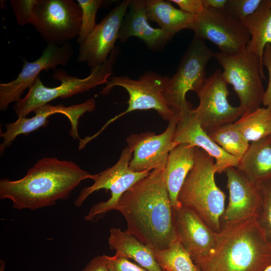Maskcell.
Here are the masks:
<instances>
[{"instance_id":"obj_1","label":"cell","mask_w":271,"mask_h":271,"mask_svg":"<svg viewBox=\"0 0 271 271\" xmlns=\"http://www.w3.org/2000/svg\"><path fill=\"white\" fill-rule=\"evenodd\" d=\"M126 231L154 250L167 249L178 240L174 208L164 170L151 171L121 197L116 208Z\"/></svg>"},{"instance_id":"obj_2","label":"cell","mask_w":271,"mask_h":271,"mask_svg":"<svg viewBox=\"0 0 271 271\" xmlns=\"http://www.w3.org/2000/svg\"><path fill=\"white\" fill-rule=\"evenodd\" d=\"M97 176L74 162L46 157L38 161L21 179H1L0 198L11 200L16 209L35 210L68 198L82 181H94Z\"/></svg>"},{"instance_id":"obj_3","label":"cell","mask_w":271,"mask_h":271,"mask_svg":"<svg viewBox=\"0 0 271 271\" xmlns=\"http://www.w3.org/2000/svg\"><path fill=\"white\" fill-rule=\"evenodd\" d=\"M194 262L201 271H264L271 243L256 217L222 222L212 250Z\"/></svg>"},{"instance_id":"obj_4","label":"cell","mask_w":271,"mask_h":271,"mask_svg":"<svg viewBox=\"0 0 271 271\" xmlns=\"http://www.w3.org/2000/svg\"><path fill=\"white\" fill-rule=\"evenodd\" d=\"M215 160L196 147L195 163L179 192L180 203L196 213L213 230L218 232L225 210V193L217 186Z\"/></svg>"},{"instance_id":"obj_5","label":"cell","mask_w":271,"mask_h":271,"mask_svg":"<svg viewBox=\"0 0 271 271\" xmlns=\"http://www.w3.org/2000/svg\"><path fill=\"white\" fill-rule=\"evenodd\" d=\"M119 52V48L115 47L107 60L103 64L91 69L90 74L84 78L68 75L62 69H56L53 78L61 82L60 85L57 87H46L39 77H37L27 95L13 106L18 118L26 117L32 111L58 98H69L98 85L106 84L113 73V66Z\"/></svg>"},{"instance_id":"obj_6","label":"cell","mask_w":271,"mask_h":271,"mask_svg":"<svg viewBox=\"0 0 271 271\" xmlns=\"http://www.w3.org/2000/svg\"><path fill=\"white\" fill-rule=\"evenodd\" d=\"M170 77L155 72L149 71L137 80L127 76H114L110 78L100 93L105 95L116 86L123 88L129 95L127 109L109 120L96 133L84 139L88 143L99 135L111 123L125 114L135 110L154 109L162 118L168 121L176 113L167 105L163 92Z\"/></svg>"},{"instance_id":"obj_7","label":"cell","mask_w":271,"mask_h":271,"mask_svg":"<svg viewBox=\"0 0 271 271\" xmlns=\"http://www.w3.org/2000/svg\"><path fill=\"white\" fill-rule=\"evenodd\" d=\"M213 57L222 67L223 77L233 86L245 112L260 108L265 91L262 60L246 48L231 55L217 52Z\"/></svg>"},{"instance_id":"obj_8","label":"cell","mask_w":271,"mask_h":271,"mask_svg":"<svg viewBox=\"0 0 271 271\" xmlns=\"http://www.w3.org/2000/svg\"><path fill=\"white\" fill-rule=\"evenodd\" d=\"M214 53L203 40L194 38L185 52L175 74L169 79L163 95L168 106L176 113L193 109L186 99L190 90L195 92L205 79L206 67Z\"/></svg>"},{"instance_id":"obj_9","label":"cell","mask_w":271,"mask_h":271,"mask_svg":"<svg viewBox=\"0 0 271 271\" xmlns=\"http://www.w3.org/2000/svg\"><path fill=\"white\" fill-rule=\"evenodd\" d=\"M132 152L125 147L121 152L118 161L113 166L98 174L94 183L82 189L74 201L76 207H80L93 192L104 189L110 191V197L93 205L84 217L87 221L110 211L116 210L122 195L135 183L146 177L150 172H137L129 168Z\"/></svg>"},{"instance_id":"obj_10","label":"cell","mask_w":271,"mask_h":271,"mask_svg":"<svg viewBox=\"0 0 271 271\" xmlns=\"http://www.w3.org/2000/svg\"><path fill=\"white\" fill-rule=\"evenodd\" d=\"M33 25L48 44L60 46L79 35L82 11L73 0H36Z\"/></svg>"},{"instance_id":"obj_11","label":"cell","mask_w":271,"mask_h":271,"mask_svg":"<svg viewBox=\"0 0 271 271\" xmlns=\"http://www.w3.org/2000/svg\"><path fill=\"white\" fill-rule=\"evenodd\" d=\"M196 93L199 103L193 111L208 134L222 125L234 122L245 112L240 105L233 106L229 103L227 83L220 69L205 78Z\"/></svg>"},{"instance_id":"obj_12","label":"cell","mask_w":271,"mask_h":271,"mask_svg":"<svg viewBox=\"0 0 271 271\" xmlns=\"http://www.w3.org/2000/svg\"><path fill=\"white\" fill-rule=\"evenodd\" d=\"M192 30L195 38L211 41L220 52L228 55L245 50L250 39L245 25L224 10L205 9L196 16Z\"/></svg>"},{"instance_id":"obj_13","label":"cell","mask_w":271,"mask_h":271,"mask_svg":"<svg viewBox=\"0 0 271 271\" xmlns=\"http://www.w3.org/2000/svg\"><path fill=\"white\" fill-rule=\"evenodd\" d=\"M179 115L176 113L160 133L146 131L132 134L126 139L127 147L132 152L129 168L137 172L164 170L170 151L177 144L173 141Z\"/></svg>"},{"instance_id":"obj_14","label":"cell","mask_w":271,"mask_h":271,"mask_svg":"<svg viewBox=\"0 0 271 271\" xmlns=\"http://www.w3.org/2000/svg\"><path fill=\"white\" fill-rule=\"evenodd\" d=\"M73 51L69 42L60 46L48 44L38 59L33 62L25 60L22 69L15 79L8 83H0V109L6 110L11 103L20 100L23 92L33 85L42 71L56 69L58 65L67 64Z\"/></svg>"},{"instance_id":"obj_15","label":"cell","mask_w":271,"mask_h":271,"mask_svg":"<svg viewBox=\"0 0 271 271\" xmlns=\"http://www.w3.org/2000/svg\"><path fill=\"white\" fill-rule=\"evenodd\" d=\"M131 0H123L112 9L97 24L80 45L77 60L86 62L91 69L100 66L108 59L118 39L123 19Z\"/></svg>"},{"instance_id":"obj_16","label":"cell","mask_w":271,"mask_h":271,"mask_svg":"<svg viewBox=\"0 0 271 271\" xmlns=\"http://www.w3.org/2000/svg\"><path fill=\"white\" fill-rule=\"evenodd\" d=\"M95 106V100L93 98L69 106L48 103L34 110L35 115L32 117H18L15 122L6 124V131L1 133L4 140L0 146L1 153H3L18 136L27 134L41 127H46L49 122V117L55 113H60L67 117L71 124L70 136L74 140L80 141L78 130L79 119L85 113L93 111Z\"/></svg>"},{"instance_id":"obj_17","label":"cell","mask_w":271,"mask_h":271,"mask_svg":"<svg viewBox=\"0 0 271 271\" xmlns=\"http://www.w3.org/2000/svg\"><path fill=\"white\" fill-rule=\"evenodd\" d=\"M225 172L229 195L221 223L257 218L260 207V198L255 183L235 167H229Z\"/></svg>"},{"instance_id":"obj_18","label":"cell","mask_w":271,"mask_h":271,"mask_svg":"<svg viewBox=\"0 0 271 271\" xmlns=\"http://www.w3.org/2000/svg\"><path fill=\"white\" fill-rule=\"evenodd\" d=\"M174 214L178 240L193 261L208 255L215 246L217 232L184 206L174 209Z\"/></svg>"},{"instance_id":"obj_19","label":"cell","mask_w":271,"mask_h":271,"mask_svg":"<svg viewBox=\"0 0 271 271\" xmlns=\"http://www.w3.org/2000/svg\"><path fill=\"white\" fill-rule=\"evenodd\" d=\"M193 109L178 114L179 119L173 141L177 144H187L205 151L215 161L214 170L216 173L224 172L231 167L237 168L239 160L226 153L210 138L200 126Z\"/></svg>"},{"instance_id":"obj_20","label":"cell","mask_w":271,"mask_h":271,"mask_svg":"<svg viewBox=\"0 0 271 271\" xmlns=\"http://www.w3.org/2000/svg\"><path fill=\"white\" fill-rule=\"evenodd\" d=\"M121 24L118 39L124 42L131 37L143 41L152 51L162 50L174 34L161 28H153L146 12L145 0H131Z\"/></svg>"},{"instance_id":"obj_21","label":"cell","mask_w":271,"mask_h":271,"mask_svg":"<svg viewBox=\"0 0 271 271\" xmlns=\"http://www.w3.org/2000/svg\"><path fill=\"white\" fill-rule=\"evenodd\" d=\"M195 147L187 144H180L170 152L164 178L172 204L174 209L181 205L178 197L189 172L194 165Z\"/></svg>"},{"instance_id":"obj_22","label":"cell","mask_w":271,"mask_h":271,"mask_svg":"<svg viewBox=\"0 0 271 271\" xmlns=\"http://www.w3.org/2000/svg\"><path fill=\"white\" fill-rule=\"evenodd\" d=\"M108 244L110 249L133 260L148 271H165L156 261L153 249L126 231L111 228Z\"/></svg>"},{"instance_id":"obj_23","label":"cell","mask_w":271,"mask_h":271,"mask_svg":"<svg viewBox=\"0 0 271 271\" xmlns=\"http://www.w3.org/2000/svg\"><path fill=\"white\" fill-rule=\"evenodd\" d=\"M148 20L175 35L183 29H192L196 16L175 8L170 1L145 0Z\"/></svg>"},{"instance_id":"obj_24","label":"cell","mask_w":271,"mask_h":271,"mask_svg":"<svg viewBox=\"0 0 271 271\" xmlns=\"http://www.w3.org/2000/svg\"><path fill=\"white\" fill-rule=\"evenodd\" d=\"M236 168L254 183L271 177V135L249 144Z\"/></svg>"},{"instance_id":"obj_25","label":"cell","mask_w":271,"mask_h":271,"mask_svg":"<svg viewBox=\"0 0 271 271\" xmlns=\"http://www.w3.org/2000/svg\"><path fill=\"white\" fill-rule=\"evenodd\" d=\"M241 22L250 35L246 49L262 60L265 45L271 46V0H262L257 9Z\"/></svg>"},{"instance_id":"obj_26","label":"cell","mask_w":271,"mask_h":271,"mask_svg":"<svg viewBox=\"0 0 271 271\" xmlns=\"http://www.w3.org/2000/svg\"><path fill=\"white\" fill-rule=\"evenodd\" d=\"M248 142H255L271 135V109L260 107L244 112L233 122Z\"/></svg>"},{"instance_id":"obj_27","label":"cell","mask_w":271,"mask_h":271,"mask_svg":"<svg viewBox=\"0 0 271 271\" xmlns=\"http://www.w3.org/2000/svg\"><path fill=\"white\" fill-rule=\"evenodd\" d=\"M153 250L156 261L166 271H201L179 240L165 250Z\"/></svg>"},{"instance_id":"obj_28","label":"cell","mask_w":271,"mask_h":271,"mask_svg":"<svg viewBox=\"0 0 271 271\" xmlns=\"http://www.w3.org/2000/svg\"><path fill=\"white\" fill-rule=\"evenodd\" d=\"M208 134L224 151L239 161L249 145L233 123L222 125Z\"/></svg>"},{"instance_id":"obj_29","label":"cell","mask_w":271,"mask_h":271,"mask_svg":"<svg viewBox=\"0 0 271 271\" xmlns=\"http://www.w3.org/2000/svg\"><path fill=\"white\" fill-rule=\"evenodd\" d=\"M255 184L260 198V207L257 219L271 243V177Z\"/></svg>"},{"instance_id":"obj_30","label":"cell","mask_w":271,"mask_h":271,"mask_svg":"<svg viewBox=\"0 0 271 271\" xmlns=\"http://www.w3.org/2000/svg\"><path fill=\"white\" fill-rule=\"evenodd\" d=\"M82 11L81 26L77 42L81 45L96 26L97 12L105 3L102 0H77Z\"/></svg>"},{"instance_id":"obj_31","label":"cell","mask_w":271,"mask_h":271,"mask_svg":"<svg viewBox=\"0 0 271 271\" xmlns=\"http://www.w3.org/2000/svg\"><path fill=\"white\" fill-rule=\"evenodd\" d=\"M262 0H228L224 10L234 19L242 22L252 14Z\"/></svg>"},{"instance_id":"obj_32","label":"cell","mask_w":271,"mask_h":271,"mask_svg":"<svg viewBox=\"0 0 271 271\" xmlns=\"http://www.w3.org/2000/svg\"><path fill=\"white\" fill-rule=\"evenodd\" d=\"M36 0H11L10 3L17 23L23 26L33 24L34 22V5Z\"/></svg>"},{"instance_id":"obj_33","label":"cell","mask_w":271,"mask_h":271,"mask_svg":"<svg viewBox=\"0 0 271 271\" xmlns=\"http://www.w3.org/2000/svg\"><path fill=\"white\" fill-rule=\"evenodd\" d=\"M104 256L109 271H148L118 253L111 256Z\"/></svg>"},{"instance_id":"obj_34","label":"cell","mask_w":271,"mask_h":271,"mask_svg":"<svg viewBox=\"0 0 271 271\" xmlns=\"http://www.w3.org/2000/svg\"><path fill=\"white\" fill-rule=\"evenodd\" d=\"M262 65L265 66L268 73V82L264 91L262 104L271 109V46L266 44L265 46L262 60Z\"/></svg>"},{"instance_id":"obj_35","label":"cell","mask_w":271,"mask_h":271,"mask_svg":"<svg viewBox=\"0 0 271 271\" xmlns=\"http://www.w3.org/2000/svg\"><path fill=\"white\" fill-rule=\"evenodd\" d=\"M176 4L182 11L198 16L205 10L202 0H170Z\"/></svg>"},{"instance_id":"obj_36","label":"cell","mask_w":271,"mask_h":271,"mask_svg":"<svg viewBox=\"0 0 271 271\" xmlns=\"http://www.w3.org/2000/svg\"><path fill=\"white\" fill-rule=\"evenodd\" d=\"M80 271H109L103 255H98L92 258Z\"/></svg>"},{"instance_id":"obj_37","label":"cell","mask_w":271,"mask_h":271,"mask_svg":"<svg viewBox=\"0 0 271 271\" xmlns=\"http://www.w3.org/2000/svg\"><path fill=\"white\" fill-rule=\"evenodd\" d=\"M228 0H202L205 9L211 8L224 10Z\"/></svg>"},{"instance_id":"obj_38","label":"cell","mask_w":271,"mask_h":271,"mask_svg":"<svg viewBox=\"0 0 271 271\" xmlns=\"http://www.w3.org/2000/svg\"><path fill=\"white\" fill-rule=\"evenodd\" d=\"M264 271H271V264L267 267Z\"/></svg>"},{"instance_id":"obj_39","label":"cell","mask_w":271,"mask_h":271,"mask_svg":"<svg viewBox=\"0 0 271 271\" xmlns=\"http://www.w3.org/2000/svg\"><path fill=\"white\" fill-rule=\"evenodd\" d=\"M166 271V270H165Z\"/></svg>"}]
</instances>
